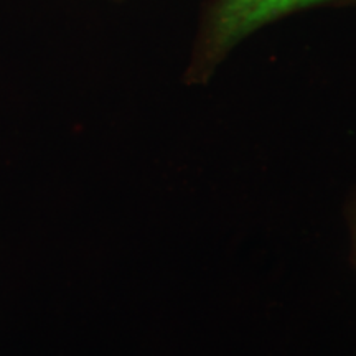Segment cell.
Segmentation results:
<instances>
[{
  "mask_svg": "<svg viewBox=\"0 0 356 356\" xmlns=\"http://www.w3.org/2000/svg\"><path fill=\"white\" fill-rule=\"evenodd\" d=\"M270 0H222L216 15V42L229 44L251 32L252 19Z\"/></svg>",
  "mask_w": 356,
  "mask_h": 356,
  "instance_id": "cell-1",
  "label": "cell"
},
{
  "mask_svg": "<svg viewBox=\"0 0 356 356\" xmlns=\"http://www.w3.org/2000/svg\"><path fill=\"white\" fill-rule=\"evenodd\" d=\"M320 2H323V0H270L267 6L262 7L261 10L256 13V17L252 19L251 30H254L259 25L266 24L267 20H273L275 17L284 15V13L297 10V8L310 7L314 6V3H320Z\"/></svg>",
  "mask_w": 356,
  "mask_h": 356,
  "instance_id": "cell-2",
  "label": "cell"
}]
</instances>
